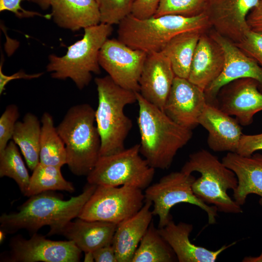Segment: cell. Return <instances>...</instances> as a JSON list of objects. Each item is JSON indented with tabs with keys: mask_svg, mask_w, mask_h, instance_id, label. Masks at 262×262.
<instances>
[{
	"mask_svg": "<svg viewBox=\"0 0 262 262\" xmlns=\"http://www.w3.org/2000/svg\"><path fill=\"white\" fill-rule=\"evenodd\" d=\"M97 186L88 183L81 194L68 200L63 199L52 191L30 196L17 212L1 214V229L6 233H13L21 229L34 233L42 227L49 226L48 235L59 234L67 224L78 217Z\"/></svg>",
	"mask_w": 262,
	"mask_h": 262,
	"instance_id": "6da1fadb",
	"label": "cell"
},
{
	"mask_svg": "<svg viewBox=\"0 0 262 262\" xmlns=\"http://www.w3.org/2000/svg\"><path fill=\"white\" fill-rule=\"evenodd\" d=\"M136 95L140 154L154 169H167L177 152L192 138V130L176 123L139 92Z\"/></svg>",
	"mask_w": 262,
	"mask_h": 262,
	"instance_id": "7a4b0ae2",
	"label": "cell"
},
{
	"mask_svg": "<svg viewBox=\"0 0 262 262\" xmlns=\"http://www.w3.org/2000/svg\"><path fill=\"white\" fill-rule=\"evenodd\" d=\"M212 28L205 13L193 17L166 15L139 19L129 15L118 24V40L147 53L162 51L177 35L187 32L205 33Z\"/></svg>",
	"mask_w": 262,
	"mask_h": 262,
	"instance_id": "3957f363",
	"label": "cell"
},
{
	"mask_svg": "<svg viewBox=\"0 0 262 262\" xmlns=\"http://www.w3.org/2000/svg\"><path fill=\"white\" fill-rule=\"evenodd\" d=\"M94 81L98 96L95 122L101 139L100 156H105L125 148V141L132 122L124 109L137 102V92L120 86L108 75Z\"/></svg>",
	"mask_w": 262,
	"mask_h": 262,
	"instance_id": "277c9868",
	"label": "cell"
},
{
	"mask_svg": "<svg viewBox=\"0 0 262 262\" xmlns=\"http://www.w3.org/2000/svg\"><path fill=\"white\" fill-rule=\"evenodd\" d=\"M95 110L88 103L71 107L56 127L66 152V164L76 176H87L100 157L101 139Z\"/></svg>",
	"mask_w": 262,
	"mask_h": 262,
	"instance_id": "5b68a950",
	"label": "cell"
},
{
	"mask_svg": "<svg viewBox=\"0 0 262 262\" xmlns=\"http://www.w3.org/2000/svg\"><path fill=\"white\" fill-rule=\"evenodd\" d=\"M113 31L112 25L99 23L84 29L82 38L67 48L66 54L49 56L47 71L55 79H71L78 89L87 86L92 73H100L98 54Z\"/></svg>",
	"mask_w": 262,
	"mask_h": 262,
	"instance_id": "8992f818",
	"label": "cell"
},
{
	"mask_svg": "<svg viewBox=\"0 0 262 262\" xmlns=\"http://www.w3.org/2000/svg\"><path fill=\"white\" fill-rule=\"evenodd\" d=\"M181 171L189 174L193 172L200 174L192 187L194 194L203 202L215 206L218 212L243 213L241 206L227 192L228 190L233 191L237 186L235 173L210 152L201 149L190 154Z\"/></svg>",
	"mask_w": 262,
	"mask_h": 262,
	"instance_id": "52a82bcc",
	"label": "cell"
},
{
	"mask_svg": "<svg viewBox=\"0 0 262 262\" xmlns=\"http://www.w3.org/2000/svg\"><path fill=\"white\" fill-rule=\"evenodd\" d=\"M140 154V144H137L115 153L100 156L87 176L88 183L146 189L153 179L155 169Z\"/></svg>",
	"mask_w": 262,
	"mask_h": 262,
	"instance_id": "ba28073f",
	"label": "cell"
},
{
	"mask_svg": "<svg viewBox=\"0 0 262 262\" xmlns=\"http://www.w3.org/2000/svg\"><path fill=\"white\" fill-rule=\"evenodd\" d=\"M196 179L192 174H187L181 170L172 172L145 189V200L152 202L153 215L159 217L158 228L164 227L172 219L170 213L171 208L181 203L198 207L206 213L209 224L216 223L218 215L217 208L203 202L193 191L192 186Z\"/></svg>",
	"mask_w": 262,
	"mask_h": 262,
	"instance_id": "9c48e42d",
	"label": "cell"
},
{
	"mask_svg": "<svg viewBox=\"0 0 262 262\" xmlns=\"http://www.w3.org/2000/svg\"><path fill=\"white\" fill-rule=\"evenodd\" d=\"M145 200L140 189L125 185H98L78 217L117 225L136 214Z\"/></svg>",
	"mask_w": 262,
	"mask_h": 262,
	"instance_id": "30bf717a",
	"label": "cell"
},
{
	"mask_svg": "<svg viewBox=\"0 0 262 262\" xmlns=\"http://www.w3.org/2000/svg\"><path fill=\"white\" fill-rule=\"evenodd\" d=\"M147 54L118 39H108L100 49L98 62L116 83L139 92V81Z\"/></svg>",
	"mask_w": 262,
	"mask_h": 262,
	"instance_id": "8fae6325",
	"label": "cell"
},
{
	"mask_svg": "<svg viewBox=\"0 0 262 262\" xmlns=\"http://www.w3.org/2000/svg\"><path fill=\"white\" fill-rule=\"evenodd\" d=\"M5 261L9 262H78L82 251L74 242L54 241L34 233L29 239L17 236L11 240Z\"/></svg>",
	"mask_w": 262,
	"mask_h": 262,
	"instance_id": "7c38bea8",
	"label": "cell"
},
{
	"mask_svg": "<svg viewBox=\"0 0 262 262\" xmlns=\"http://www.w3.org/2000/svg\"><path fill=\"white\" fill-rule=\"evenodd\" d=\"M211 29L209 34L222 48L225 62L219 76L204 91L207 104L215 106L216 97L220 89L239 79L251 78L257 81L259 89L262 93V67L234 43Z\"/></svg>",
	"mask_w": 262,
	"mask_h": 262,
	"instance_id": "4fadbf2b",
	"label": "cell"
},
{
	"mask_svg": "<svg viewBox=\"0 0 262 262\" xmlns=\"http://www.w3.org/2000/svg\"><path fill=\"white\" fill-rule=\"evenodd\" d=\"M215 106L229 115H234L239 124L252 123L254 115L262 111V93L257 81L242 78L232 81L219 90Z\"/></svg>",
	"mask_w": 262,
	"mask_h": 262,
	"instance_id": "5bb4252c",
	"label": "cell"
},
{
	"mask_svg": "<svg viewBox=\"0 0 262 262\" xmlns=\"http://www.w3.org/2000/svg\"><path fill=\"white\" fill-rule=\"evenodd\" d=\"M207 104L205 92L187 79L175 77L163 111L174 122L192 130Z\"/></svg>",
	"mask_w": 262,
	"mask_h": 262,
	"instance_id": "9a60e30c",
	"label": "cell"
},
{
	"mask_svg": "<svg viewBox=\"0 0 262 262\" xmlns=\"http://www.w3.org/2000/svg\"><path fill=\"white\" fill-rule=\"evenodd\" d=\"M260 0H208L204 13L212 28L234 43L250 29L247 16Z\"/></svg>",
	"mask_w": 262,
	"mask_h": 262,
	"instance_id": "2e32d148",
	"label": "cell"
},
{
	"mask_svg": "<svg viewBox=\"0 0 262 262\" xmlns=\"http://www.w3.org/2000/svg\"><path fill=\"white\" fill-rule=\"evenodd\" d=\"M175 77L168 58L162 51L147 53L139 81V93L163 111Z\"/></svg>",
	"mask_w": 262,
	"mask_h": 262,
	"instance_id": "e0dca14e",
	"label": "cell"
},
{
	"mask_svg": "<svg viewBox=\"0 0 262 262\" xmlns=\"http://www.w3.org/2000/svg\"><path fill=\"white\" fill-rule=\"evenodd\" d=\"M198 122L208 132L207 144L211 149L215 152H236L243 134L235 118L214 105L207 104Z\"/></svg>",
	"mask_w": 262,
	"mask_h": 262,
	"instance_id": "ac0fdd59",
	"label": "cell"
},
{
	"mask_svg": "<svg viewBox=\"0 0 262 262\" xmlns=\"http://www.w3.org/2000/svg\"><path fill=\"white\" fill-rule=\"evenodd\" d=\"M222 163L235 174L238 184L233 190V199L243 206L247 196L251 194L258 195L262 207V154L256 153L246 156L236 152H228Z\"/></svg>",
	"mask_w": 262,
	"mask_h": 262,
	"instance_id": "d6986e66",
	"label": "cell"
},
{
	"mask_svg": "<svg viewBox=\"0 0 262 262\" xmlns=\"http://www.w3.org/2000/svg\"><path fill=\"white\" fill-rule=\"evenodd\" d=\"M161 236L171 246L179 262H214L219 255L235 245L234 242L225 245L216 250H211L192 243L189 236L193 229L192 224L172 220L164 227L158 228Z\"/></svg>",
	"mask_w": 262,
	"mask_h": 262,
	"instance_id": "ffe728a7",
	"label": "cell"
},
{
	"mask_svg": "<svg viewBox=\"0 0 262 262\" xmlns=\"http://www.w3.org/2000/svg\"><path fill=\"white\" fill-rule=\"evenodd\" d=\"M224 62L220 45L209 33H203L196 48L188 79L205 91L219 76Z\"/></svg>",
	"mask_w": 262,
	"mask_h": 262,
	"instance_id": "44dd1931",
	"label": "cell"
},
{
	"mask_svg": "<svg viewBox=\"0 0 262 262\" xmlns=\"http://www.w3.org/2000/svg\"><path fill=\"white\" fill-rule=\"evenodd\" d=\"M152 202L145 200L134 215L117 225L112 245L117 262H131L134 254L151 222Z\"/></svg>",
	"mask_w": 262,
	"mask_h": 262,
	"instance_id": "7402d4cb",
	"label": "cell"
},
{
	"mask_svg": "<svg viewBox=\"0 0 262 262\" xmlns=\"http://www.w3.org/2000/svg\"><path fill=\"white\" fill-rule=\"evenodd\" d=\"M78 218L67 224L59 234L74 242L84 253L112 245L117 225Z\"/></svg>",
	"mask_w": 262,
	"mask_h": 262,
	"instance_id": "603a6c76",
	"label": "cell"
},
{
	"mask_svg": "<svg viewBox=\"0 0 262 262\" xmlns=\"http://www.w3.org/2000/svg\"><path fill=\"white\" fill-rule=\"evenodd\" d=\"M51 16L59 27L77 31L100 23L96 0H52Z\"/></svg>",
	"mask_w": 262,
	"mask_h": 262,
	"instance_id": "cb8c5ba5",
	"label": "cell"
},
{
	"mask_svg": "<svg viewBox=\"0 0 262 262\" xmlns=\"http://www.w3.org/2000/svg\"><path fill=\"white\" fill-rule=\"evenodd\" d=\"M41 131V121L36 115L29 112L24 115L22 121L16 122L12 137L31 171L40 162Z\"/></svg>",
	"mask_w": 262,
	"mask_h": 262,
	"instance_id": "d4e9b609",
	"label": "cell"
},
{
	"mask_svg": "<svg viewBox=\"0 0 262 262\" xmlns=\"http://www.w3.org/2000/svg\"><path fill=\"white\" fill-rule=\"evenodd\" d=\"M202 33L187 32L180 34L162 51L168 58L175 76L188 79L196 48Z\"/></svg>",
	"mask_w": 262,
	"mask_h": 262,
	"instance_id": "484cf974",
	"label": "cell"
},
{
	"mask_svg": "<svg viewBox=\"0 0 262 262\" xmlns=\"http://www.w3.org/2000/svg\"><path fill=\"white\" fill-rule=\"evenodd\" d=\"M39 163L61 168L66 164L65 144L54 126L52 116L44 112L41 119Z\"/></svg>",
	"mask_w": 262,
	"mask_h": 262,
	"instance_id": "4316f807",
	"label": "cell"
},
{
	"mask_svg": "<svg viewBox=\"0 0 262 262\" xmlns=\"http://www.w3.org/2000/svg\"><path fill=\"white\" fill-rule=\"evenodd\" d=\"M178 261L173 249L151 222L142 239L131 262H173Z\"/></svg>",
	"mask_w": 262,
	"mask_h": 262,
	"instance_id": "83f0119b",
	"label": "cell"
},
{
	"mask_svg": "<svg viewBox=\"0 0 262 262\" xmlns=\"http://www.w3.org/2000/svg\"><path fill=\"white\" fill-rule=\"evenodd\" d=\"M60 167L39 163L30 177L27 196L47 191H65L72 193L75 191L73 184L63 176Z\"/></svg>",
	"mask_w": 262,
	"mask_h": 262,
	"instance_id": "f1b7e54d",
	"label": "cell"
},
{
	"mask_svg": "<svg viewBox=\"0 0 262 262\" xmlns=\"http://www.w3.org/2000/svg\"><path fill=\"white\" fill-rule=\"evenodd\" d=\"M17 145L10 141L4 150L0 153V177L12 179L25 196L30 177Z\"/></svg>",
	"mask_w": 262,
	"mask_h": 262,
	"instance_id": "f546056e",
	"label": "cell"
},
{
	"mask_svg": "<svg viewBox=\"0 0 262 262\" xmlns=\"http://www.w3.org/2000/svg\"><path fill=\"white\" fill-rule=\"evenodd\" d=\"M208 0H161L153 17L174 15L195 16L204 13Z\"/></svg>",
	"mask_w": 262,
	"mask_h": 262,
	"instance_id": "4dcf8cb0",
	"label": "cell"
},
{
	"mask_svg": "<svg viewBox=\"0 0 262 262\" xmlns=\"http://www.w3.org/2000/svg\"><path fill=\"white\" fill-rule=\"evenodd\" d=\"M134 0H96L100 13V23L119 24L131 14Z\"/></svg>",
	"mask_w": 262,
	"mask_h": 262,
	"instance_id": "1f68e13d",
	"label": "cell"
},
{
	"mask_svg": "<svg viewBox=\"0 0 262 262\" xmlns=\"http://www.w3.org/2000/svg\"><path fill=\"white\" fill-rule=\"evenodd\" d=\"M19 116L17 105H7L0 117V153L6 147L12 139L16 124Z\"/></svg>",
	"mask_w": 262,
	"mask_h": 262,
	"instance_id": "d6a6232c",
	"label": "cell"
},
{
	"mask_svg": "<svg viewBox=\"0 0 262 262\" xmlns=\"http://www.w3.org/2000/svg\"><path fill=\"white\" fill-rule=\"evenodd\" d=\"M234 44L262 67V32L249 29L241 41Z\"/></svg>",
	"mask_w": 262,
	"mask_h": 262,
	"instance_id": "836d02e7",
	"label": "cell"
},
{
	"mask_svg": "<svg viewBox=\"0 0 262 262\" xmlns=\"http://www.w3.org/2000/svg\"><path fill=\"white\" fill-rule=\"evenodd\" d=\"M161 0H134L131 15L139 19L152 17L156 14Z\"/></svg>",
	"mask_w": 262,
	"mask_h": 262,
	"instance_id": "e575fe53",
	"label": "cell"
},
{
	"mask_svg": "<svg viewBox=\"0 0 262 262\" xmlns=\"http://www.w3.org/2000/svg\"><path fill=\"white\" fill-rule=\"evenodd\" d=\"M23 0H0V11L11 12L19 18L32 17L34 16H42L47 19L51 17V14L44 15L38 12L25 10L21 6V2Z\"/></svg>",
	"mask_w": 262,
	"mask_h": 262,
	"instance_id": "d590c367",
	"label": "cell"
},
{
	"mask_svg": "<svg viewBox=\"0 0 262 262\" xmlns=\"http://www.w3.org/2000/svg\"><path fill=\"white\" fill-rule=\"evenodd\" d=\"M262 150V133L253 135L243 134L236 153L248 156Z\"/></svg>",
	"mask_w": 262,
	"mask_h": 262,
	"instance_id": "8d00e7d4",
	"label": "cell"
},
{
	"mask_svg": "<svg viewBox=\"0 0 262 262\" xmlns=\"http://www.w3.org/2000/svg\"><path fill=\"white\" fill-rule=\"evenodd\" d=\"M3 60L1 61L0 65V94L1 95L5 90L7 84L11 81L16 79H24L31 80L35 79L41 76L43 73H38L33 74H28L24 71L21 70L17 73L11 75H5L2 71Z\"/></svg>",
	"mask_w": 262,
	"mask_h": 262,
	"instance_id": "74e56055",
	"label": "cell"
},
{
	"mask_svg": "<svg viewBox=\"0 0 262 262\" xmlns=\"http://www.w3.org/2000/svg\"><path fill=\"white\" fill-rule=\"evenodd\" d=\"M247 23L251 30L262 32V0L248 14Z\"/></svg>",
	"mask_w": 262,
	"mask_h": 262,
	"instance_id": "f35d334b",
	"label": "cell"
},
{
	"mask_svg": "<svg viewBox=\"0 0 262 262\" xmlns=\"http://www.w3.org/2000/svg\"><path fill=\"white\" fill-rule=\"evenodd\" d=\"M93 253L95 262H117L115 250L112 245L100 247Z\"/></svg>",
	"mask_w": 262,
	"mask_h": 262,
	"instance_id": "ab89813d",
	"label": "cell"
},
{
	"mask_svg": "<svg viewBox=\"0 0 262 262\" xmlns=\"http://www.w3.org/2000/svg\"><path fill=\"white\" fill-rule=\"evenodd\" d=\"M37 4L42 9L46 10L50 7L52 0H30Z\"/></svg>",
	"mask_w": 262,
	"mask_h": 262,
	"instance_id": "60d3db41",
	"label": "cell"
},
{
	"mask_svg": "<svg viewBox=\"0 0 262 262\" xmlns=\"http://www.w3.org/2000/svg\"><path fill=\"white\" fill-rule=\"evenodd\" d=\"M242 262H262V252L261 254L257 257L247 256L245 257Z\"/></svg>",
	"mask_w": 262,
	"mask_h": 262,
	"instance_id": "b9f144b4",
	"label": "cell"
},
{
	"mask_svg": "<svg viewBox=\"0 0 262 262\" xmlns=\"http://www.w3.org/2000/svg\"><path fill=\"white\" fill-rule=\"evenodd\" d=\"M95 260L93 252H87L84 253V262H93Z\"/></svg>",
	"mask_w": 262,
	"mask_h": 262,
	"instance_id": "7bdbcfd3",
	"label": "cell"
},
{
	"mask_svg": "<svg viewBox=\"0 0 262 262\" xmlns=\"http://www.w3.org/2000/svg\"><path fill=\"white\" fill-rule=\"evenodd\" d=\"M6 234V233L3 230H2V229H0V244H1L3 242L4 239L5 238Z\"/></svg>",
	"mask_w": 262,
	"mask_h": 262,
	"instance_id": "ee69618b",
	"label": "cell"
}]
</instances>
